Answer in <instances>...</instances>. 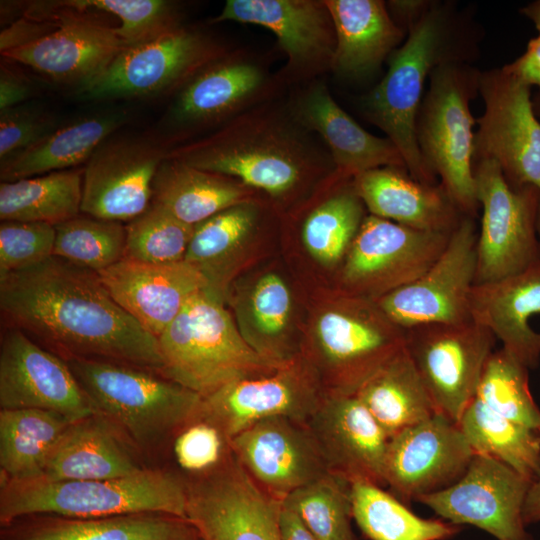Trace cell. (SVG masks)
<instances>
[{
    "instance_id": "obj_1",
    "label": "cell",
    "mask_w": 540,
    "mask_h": 540,
    "mask_svg": "<svg viewBox=\"0 0 540 540\" xmlns=\"http://www.w3.org/2000/svg\"><path fill=\"white\" fill-rule=\"evenodd\" d=\"M2 327L24 332L62 359L163 367L158 338L110 296L97 272L52 256L0 278Z\"/></svg>"
},
{
    "instance_id": "obj_2",
    "label": "cell",
    "mask_w": 540,
    "mask_h": 540,
    "mask_svg": "<svg viewBox=\"0 0 540 540\" xmlns=\"http://www.w3.org/2000/svg\"><path fill=\"white\" fill-rule=\"evenodd\" d=\"M167 157L232 177L290 214L335 172L323 141L293 117L282 96L243 112L202 138L170 148Z\"/></svg>"
},
{
    "instance_id": "obj_3",
    "label": "cell",
    "mask_w": 540,
    "mask_h": 540,
    "mask_svg": "<svg viewBox=\"0 0 540 540\" xmlns=\"http://www.w3.org/2000/svg\"><path fill=\"white\" fill-rule=\"evenodd\" d=\"M404 30L407 39L389 56L385 76L361 107L366 119L397 146L410 176L436 185L417 144L416 117L433 70L449 62H468L471 29L453 4L429 1Z\"/></svg>"
},
{
    "instance_id": "obj_4",
    "label": "cell",
    "mask_w": 540,
    "mask_h": 540,
    "mask_svg": "<svg viewBox=\"0 0 540 540\" xmlns=\"http://www.w3.org/2000/svg\"><path fill=\"white\" fill-rule=\"evenodd\" d=\"M404 344L405 329L376 301L338 289L313 309L300 355L326 394L355 395Z\"/></svg>"
},
{
    "instance_id": "obj_5",
    "label": "cell",
    "mask_w": 540,
    "mask_h": 540,
    "mask_svg": "<svg viewBox=\"0 0 540 540\" xmlns=\"http://www.w3.org/2000/svg\"><path fill=\"white\" fill-rule=\"evenodd\" d=\"M138 513L186 519L183 477L147 467L131 476L105 480H1V527L31 516L92 518Z\"/></svg>"
},
{
    "instance_id": "obj_6",
    "label": "cell",
    "mask_w": 540,
    "mask_h": 540,
    "mask_svg": "<svg viewBox=\"0 0 540 540\" xmlns=\"http://www.w3.org/2000/svg\"><path fill=\"white\" fill-rule=\"evenodd\" d=\"M158 343L163 362L160 375L202 397L231 382L272 373L287 363L256 352L223 300L208 289L185 304Z\"/></svg>"
},
{
    "instance_id": "obj_7",
    "label": "cell",
    "mask_w": 540,
    "mask_h": 540,
    "mask_svg": "<svg viewBox=\"0 0 540 540\" xmlns=\"http://www.w3.org/2000/svg\"><path fill=\"white\" fill-rule=\"evenodd\" d=\"M66 362L96 412L138 453L173 439L198 415L202 396L155 372L103 360Z\"/></svg>"
},
{
    "instance_id": "obj_8",
    "label": "cell",
    "mask_w": 540,
    "mask_h": 540,
    "mask_svg": "<svg viewBox=\"0 0 540 540\" xmlns=\"http://www.w3.org/2000/svg\"><path fill=\"white\" fill-rule=\"evenodd\" d=\"M481 71L469 62H449L435 68L419 107L415 134L427 168L451 200L467 216L479 206L473 170L476 120L470 102L479 92Z\"/></svg>"
},
{
    "instance_id": "obj_9",
    "label": "cell",
    "mask_w": 540,
    "mask_h": 540,
    "mask_svg": "<svg viewBox=\"0 0 540 540\" xmlns=\"http://www.w3.org/2000/svg\"><path fill=\"white\" fill-rule=\"evenodd\" d=\"M231 50L203 29L181 25L123 48L100 76L78 92L89 99H105L181 89Z\"/></svg>"
},
{
    "instance_id": "obj_10",
    "label": "cell",
    "mask_w": 540,
    "mask_h": 540,
    "mask_svg": "<svg viewBox=\"0 0 540 540\" xmlns=\"http://www.w3.org/2000/svg\"><path fill=\"white\" fill-rule=\"evenodd\" d=\"M482 208L476 242L475 284L519 273L540 261L536 230L540 190L513 187L492 160L473 163Z\"/></svg>"
},
{
    "instance_id": "obj_11",
    "label": "cell",
    "mask_w": 540,
    "mask_h": 540,
    "mask_svg": "<svg viewBox=\"0 0 540 540\" xmlns=\"http://www.w3.org/2000/svg\"><path fill=\"white\" fill-rule=\"evenodd\" d=\"M451 233L367 214L341 264L339 290L376 301L412 283L440 257Z\"/></svg>"
},
{
    "instance_id": "obj_12",
    "label": "cell",
    "mask_w": 540,
    "mask_h": 540,
    "mask_svg": "<svg viewBox=\"0 0 540 540\" xmlns=\"http://www.w3.org/2000/svg\"><path fill=\"white\" fill-rule=\"evenodd\" d=\"M478 90L484 112L476 120L473 163L492 160L511 186L540 190V120L531 87L501 67L481 72Z\"/></svg>"
},
{
    "instance_id": "obj_13",
    "label": "cell",
    "mask_w": 540,
    "mask_h": 540,
    "mask_svg": "<svg viewBox=\"0 0 540 540\" xmlns=\"http://www.w3.org/2000/svg\"><path fill=\"white\" fill-rule=\"evenodd\" d=\"M494 341L490 330L472 319L405 329L404 347L438 413L458 424L475 396Z\"/></svg>"
},
{
    "instance_id": "obj_14",
    "label": "cell",
    "mask_w": 540,
    "mask_h": 540,
    "mask_svg": "<svg viewBox=\"0 0 540 540\" xmlns=\"http://www.w3.org/2000/svg\"><path fill=\"white\" fill-rule=\"evenodd\" d=\"M185 485L186 520L202 540H280L282 502L253 481L234 453Z\"/></svg>"
},
{
    "instance_id": "obj_15",
    "label": "cell",
    "mask_w": 540,
    "mask_h": 540,
    "mask_svg": "<svg viewBox=\"0 0 540 540\" xmlns=\"http://www.w3.org/2000/svg\"><path fill=\"white\" fill-rule=\"evenodd\" d=\"M286 87L278 72L253 52L235 49L208 65L186 85L171 110L179 134L226 124L243 112L281 97Z\"/></svg>"
},
{
    "instance_id": "obj_16",
    "label": "cell",
    "mask_w": 540,
    "mask_h": 540,
    "mask_svg": "<svg viewBox=\"0 0 540 540\" xmlns=\"http://www.w3.org/2000/svg\"><path fill=\"white\" fill-rule=\"evenodd\" d=\"M234 21L267 28L287 62L278 71L285 87H297L332 70L335 26L325 0H228L211 24Z\"/></svg>"
},
{
    "instance_id": "obj_17",
    "label": "cell",
    "mask_w": 540,
    "mask_h": 540,
    "mask_svg": "<svg viewBox=\"0 0 540 540\" xmlns=\"http://www.w3.org/2000/svg\"><path fill=\"white\" fill-rule=\"evenodd\" d=\"M477 233L464 215L434 264L418 279L376 300L403 329L431 323L471 320L470 295L476 276Z\"/></svg>"
},
{
    "instance_id": "obj_18",
    "label": "cell",
    "mask_w": 540,
    "mask_h": 540,
    "mask_svg": "<svg viewBox=\"0 0 540 540\" xmlns=\"http://www.w3.org/2000/svg\"><path fill=\"white\" fill-rule=\"evenodd\" d=\"M325 394L316 373L299 354L272 373L231 382L202 397L197 416L232 439L273 416L306 422Z\"/></svg>"
},
{
    "instance_id": "obj_19",
    "label": "cell",
    "mask_w": 540,
    "mask_h": 540,
    "mask_svg": "<svg viewBox=\"0 0 540 540\" xmlns=\"http://www.w3.org/2000/svg\"><path fill=\"white\" fill-rule=\"evenodd\" d=\"M530 484L506 464L475 454L455 483L416 501L450 523L476 526L498 540H533L523 520Z\"/></svg>"
},
{
    "instance_id": "obj_20",
    "label": "cell",
    "mask_w": 540,
    "mask_h": 540,
    "mask_svg": "<svg viewBox=\"0 0 540 540\" xmlns=\"http://www.w3.org/2000/svg\"><path fill=\"white\" fill-rule=\"evenodd\" d=\"M0 408L52 411L75 422L96 412L67 362L24 332L3 327Z\"/></svg>"
},
{
    "instance_id": "obj_21",
    "label": "cell",
    "mask_w": 540,
    "mask_h": 540,
    "mask_svg": "<svg viewBox=\"0 0 540 540\" xmlns=\"http://www.w3.org/2000/svg\"><path fill=\"white\" fill-rule=\"evenodd\" d=\"M170 148L149 140L106 139L83 169L81 212L130 222L152 203L153 180Z\"/></svg>"
},
{
    "instance_id": "obj_22",
    "label": "cell",
    "mask_w": 540,
    "mask_h": 540,
    "mask_svg": "<svg viewBox=\"0 0 540 540\" xmlns=\"http://www.w3.org/2000/svg\"><path fill=\"white\" fill-rule=\"evenodd\" d=\"M474 455L458 424L436 412L389 438L385 484L402 501L416 500L455 483Z\"/></svg>"
},
{
    "instance_id": "obj_23",
    "label": "cell",
    "mask_w": 540,
    "mask_h": 540,
    "mask_svg": "<svg viewBox=\"0 0 540 540\" xmlns=\"http://www.w3.org/2000/svg\"><path fill=\"white\" fill-rule=\"evenodd\" d=\"M231 448L253 481L281 502L329 473L306 423L286 416L254 423L231 439Z\"/></svg>"
},
{
    "instance_id": "obj_24",
    "label": "cell",
    "mask_w": 540,
    "mask_h": 540,
    "mask_svg": "<svg viewBox=\"0 0 540 540\" xmlns=\"http://www.w3.org/2000/svg\"><path fill=\"white\" fill-rule=\"evenodd\" d=\"M305 423L329 473L351 484H385L389 437L356 395L325 394Z\"/></svg>"
},
{
    "instance_id": "obj_25",
    "label": "cell",
    "mask_w": 540,
    "mask_h": 540,
    "mask_svg": "<svg viewBox=\"0 0 540 540\" xmlns=\"http://www.w3.org/2000/svg\"><path fill=\"white\" fill-rule=\"evenodd\" d=\"M286 102L293 117L325 144L337 179L352 180L382 167L406 169L397 146L389 138L362 128L336 103L319 78L294 87Z\"/></svg>"
},
{
    "instance_id": "obj_26",
    "label": "cell",
    "mask_w": 540,
    "mask_h": 540,
    "mask_svg": "<svg viewBox=\"0 0 540 540\" xmlns=\"http://www.w3.org/2000/svg\"><path fill=\"white\" fill-rule=\"evenodd\" d=\"M114 301L144 329L159 337L207 278L185 260L147 263L124 257L98 272Z\"/></svg>"
},
{
    "instance_id": "obj_27",
    "label": "cell",
    "mask_w": 540,
    "mask_h": 540,
    "mask_svg": "<svg viewBox=\"0 0 540 540\" xmlns=\"http://www.w3.org/2000/svg\"><path fill=\"white\" fill-rule=\"evenodd\" d=\"M55 23L50 32L1 54L53 81L78 84L80 90L100 76L125 48L115 27L94 16L67 17Z\"/></svg>"
},
{
    "instance_id": "obj_28",
    "label": "cell",
    "mask_w": 540,
    "mask_h": 540,
    "mask_svg": "<svg viewBox=\"0 0 540 540\" xmlns=\"http://www.w3.org/2000/svg\"><path fill=\"white\" fill-rule=\"evenodd\" d=\"M540 313V261L505 278L474 284L470 295L472 320L483 325L528 369L540 360V332L530 318Z\"/></svg>"
},
{
    "instance_id": "obj_29",
    "label": "cell",
    "mask_w": 540,
    "mask_h": 540,
    "mask_svg": "<svg viewBox=\"0 0 540 540\" xmlns=\"http://www.w3.org/2000/svg\"><path fill=\"white\" fill-rule=\"evenodd\" d=\"M352 184L369 214L407 227L452 232L464 216L441 184L417 181L406 169H373Z\"/></svg>"
},
{
    "instance_id": "obj_30",
    "label": "cell",
    "mask_w": 540,
    "mask_h": 540,
    "mask_svg": "<svg viewBox=\"0 0 540 540\" xmlns=\"http://www.w3.org/2000/svg\"><path fill=\"white\" fill-rule=\"evenodd\" d=\"M136 451L109 420L95 413L70 423L53 448L41 477L105 480L131 476L147 468Z\"/></svg>"
},
{
    "instance_id": "obj_31",
    "label": "cell",
    "mask_w": 540,
    "mask_h": 540,
    "mask_svg": "<svg viewBox=\"0 0 540 540\" xmlns=\"http://www.w3.org/2000/svg\"><path fill=\"white\" fill-rule=\"evenodd\" d=\"M332 16L336 48L332 72L347 79L373 74L398 48L405 31L381 0H325Z\"/></svg>"
},
{
    "instance_id": "obj_32",
    "label": "cell",
    "mask_w": 540,
    "mask_h": 540,
    "mask_svg": "<svg viewBox=\"0 0 540 540\" xmlns=\"http://www.w3.org/2000/svg\"><path fill=\"white\" fill-rule=\"evenodd\" d=\"M277 210L259 196L229 207L195 225L184 260L208 280L214 295L224 301L237 260L264 226L267 216ZM278 211V210H277Z\"/></svg>"
},
{
    "instance_id": "obj_33",
    "label": "cell",
    "mask_w": 540,
    "mask_h": 540,
    "mask_svg": "<svg viewBox=\"0 0 540 540\" xmlns=\"http://www.w3.org/2000/svg\"><path fill=\"white\" fill-rule=\"evenodd\" d=\"M1 528V540H182L196 533L186 519L160 513L31 516Z\"/></svg>"
},
{
    "instance_id": "obj_34",
    "label": "cell",
    "mask_w": 540,
    "mask_h": 540,
    "mask_svg": "<svg viewBox=\"0 0 540 540\" xmlns=\"http://www.w3.org/2000/svg\"><path fill=\"white\" fill-rule=\"evenodd\" d=\"M263 196L238 180L165 157L153 180L152 203L195 226L242 202Z\"/></svg>"
},
{
    "instance_id": "obj_35",
    "label": "cell",
    "mask_w": 540,
    "mask_h": 540,
    "mask_svg": "<svg viewBox=\"0 0 540 540\" xmlns=\"http://www.w3.org/2000/svg\"><path fill=\"white\" fill-rule=\"evenodd\" d=\"M352 180H339L333 175L296 211L302 213V242L309 255L323 266L343 263L367 215Z\"/></svg>"
},
{
    "instance_id": "obj_36",
    "label": "cell",
    "mask_w": 540,
    "mask_h": 540,
    "mask_svg": "<svg viewBox=\"0 0 540 540\" xmlns=\"http://www.w3.org/2000/svg\"><path fill=\"white\" fill-rule=\"evenodd\" d=\"M123 113L80 119L56 128L23 151L0 162L1 182H11L86 163L124 122Z\"/></svg>"
},
{
    "instance_id": "obj_37",
    "label": "cell",
    "mask_w": 540,
    "mask_h": 540,
    "mask_svg": "<svg viewBox=\"0 0 540 540\" xmlns=\"http://www.w3.org/2000/svg\"><path fill=\"white\" fill-rule=\"evenodd\" d=\"M355 395L389 438L437 412L405 347L372 375Z\"/></svg>"
},
{
    "instance_id": "obj_38",
    "label": "cell",
    "mask_w": 540,
    "mask_h": 540,
    "mask_svg": "<svg viewBox=\"0 0 540 540\" xmlns=\"http://www.w3.org/2000/svg\"><path fill=\"white\" fill-rule=\"evenodd\" d=\"M240 332L263 357L286 363L300 354L292 338L293 297L285 280L274 272L262 275L250 290L245 311L236 310ZM238 325V326H239Z\"/></svg>"
},
{
    "instance_id": "obj_39",
    "label": "cell",
    "mask_w": 540,
    "mask_h": 540,
    "mask_svg": "<svg viewBox=\"0 0 540 540\" xmlns=\"http://www.w3.org/2000/svg\"><path fill=\"white\" fill-rule=\"evenodd\" d=\"M72 423L41 409L0 410V467L2 477L27 480L41 477L61 435Z\"/></svg>"
},
{
    "instance_id": "obj_40",
    "label": "cell",
    "mask_w": 540,
    "mask_h": 540,
    "mask_svg": "<svg viewBox=\"0 0 540 540\" xmlns=\"http://www.w3.org/2000/svg\"><path fill=\"white\" fill-rule=\"evenodd\" d=\"M83 171L68 169L0 183L1 221L57 225L79 215Z\"/></svg>"
},
{
    "instance_id": "obj_41",
    "label": "cell",
    "mask_w": 540,
    "mask_h": 540,
    "mask_svg": "<svg viewBox=\"0 0 540 540\" xmlns=\"http://www.w3.org/2000/svg\"><path fill=\"white\" fill-rule=\"evenodd\" d=\"M458 426L475 454L506 464L530 482L539 475L540 431L499 415L475 397Z\"/></svg>"
},
{
    "instance_id": "obj_42",
    "label": "cell",
    "mask_w": 540,
    "mask_h": 540,
    "mask_svg": "<svg viewBox=\"0 0 540 540\" xmlns=\"http://www.w3.org/2000/svg\"><path fill=\"white\" fill-rule=\"evenodd\" d=\"M352 517L370 540H446L460 528L450 522L415 515L381 486L351 484Z\"/></svg>"
},
{
    "instance_id": "obj_43",
    "label": "cell",
    "mask_w": 540,
    "mask_h": 540,
    "mask_svg": "<svg viewBox=\"0 0 540 540\" xmlns=\"http://www.w3.org/2000/svg\"><path fill=\"white\" fill-rule=\"evenodd\" d=\"M294 511L318 540H357L352 530L351 483L326 473L289 494Z\"/></svg>"
},
{
    "instance_id": "obj_44",
    "label": "cell",
    "mask_w": 540,
    "mask_h": 540,
    "mask_svg": "<svg viewBox=\"0 0 540 540\" xmlns=\"http://www.w3.org/2000/svg\"><path fill=\"white\" fill-rule=\"evenodd\" d=\"M528 370L504 348L493 351L474 397L499 415L540 431V410L530 392Z\"/></svg>"
},
{
    "instance_id": "obj_45",
    "label": "cell",
    "mask_w": 540,
    "mask_h": 540,
    "mask_svg": "<svg viewBox=\"0 0 540 540\" xmlns=\"http://www.w3.org/2000/svg\"><path fill=\"white\" fill-rule=\"evenodd\" d=\"M53 256L94 272L124 258L126 225L91 216H76L55 225Z\"/></svg>"
},
{
    "instance_id": "obj_46",
    "label": "cell",
    "mask_w": 540,
    "mask_h": 540,
    "mask_svg": "<svg viewBox=\"0 0 540 540\" xmlns=\"http://www.w3.org/2000/svg\"><path fill=\"white\" fill-rule=\"evenodd\" d=\"M194 227L151 203L126 225V258L147 263L184 260Z\"/></svg>"
},
{
    "instance_id": "obj_47",
    "label": "cell",
    "mask_w": 540,
    "mask_h": 540,
    "mask_svg": "<svg viewBox=\"0 0 540 540\" xmlns=\"http://www.w3.org/2000/svg\"><path fill=\"white\" fill-rule=\"evenodd\" d=\"M76 11L109 14L119 20L115 32L125 47L181 26L178 5L164 0H67Z\"/></svg>"
},
{
    "instance_id": "obj_48",
    "label": "cell",
    "mask_w": 540,
    "mask_h": 540,
    "mask_svg": "<svg viewBox=\"0 0 540 540\" xmlns=\"http://www.w3.org/2000/svg\"><path fill=\"white\" fill-rule=\"evenodd\" d=\"M173 455L183 478L207 474L232 454L231 439L218 427L198 416L173 437Z\"/></svg>"
},
{
    "instance_id": "obj_49",
    "label": "cell",
    "mask_w": 540,
    "mask_h": 540,
    "mask_svg": "<svg viewBox=\"0 0 540 540\" xmlns=\"http://www.w3.org/2000/svg\"><path fill=\"white\" fill-rule=\"evenodd\" d=\"M55 236L49 223L1 221L0 278L52 257Z\"/></svg>"
},
{
    "instance_id": "obj_50",
    "label": "cell",
    "mask_w": 540,
    "mask_h": 540,
    "mask_svg": "<svg viewBox=\"0 0 540 540\" xmlns=\"http://www.w3.org/2000/svg\"><path fill=\"white\" fill-rule=\"evenodd\" d=\"M56 129L52 116L19 105L0 111V162L23 151Z\"/></svg>"
},
{
    "instance_id": "obj_51",
    "label": "cell",
    "mask_w": 540,
    "mask_h": 540,
    "mask_svg": "<svg viewBox=\"0 0 540 540\" xmlns=\"http://www.w3.org/2000/svg\"><path fill=\"white\" fill-rule=\"evenodd\" d=\"M502 68L525 85L537 86L540 90V35L527 43L520 57Z\"/></svg>"
},
{
    "instance_id": "obj_52",
    "label": "cell",
    "mask_w": 540,
    "mask_h": 540,
    "mask_svg": "<svg viewBox=\"0 0 540 540\" xmlns=\"http://www.w3.org/2000/svg\"><path fill=\"white\" fill-rule=\"evenodd\" d=\"M31 94L28 80L11 70L6 65H1L0 70V111L19 106Z\"/></svg>"
},
{
    "instance_id": "obj_53",
    "label": "cell",
    "mask_w": 540,
    "mask_h": 540,
    "mask_svg": "<svg viewBox=\"0 0 540 540\" xmlns=\"http://www.w3.org/2000/svg\"><path fill=\"white\" fill-rule=\"evenodd\" d=\"M280 540H318L291 509L281 506L279 516Z\"/></svg>"
},
{
    "instance_id": "obj_54",
    "label": "cell",
    "mask_w": 540,
    "mask_h": 540,
    "mask_svg": "<svg viewBox=\"0 0 540 540\" xmlns=\"http://www.w3.org/2000/svg\"><path fill=\"white\" fill-rule=\"evenodd\" d=\"M523 520L525 525L540 522V472L531 482L523 507Z\"/></svg>"
},
{
    "instance_id": "obj_55",
    "label": "cell",
    "mask_w": 540,
    "mask_h": 540,
    "mask_svg": "<svg viewBox=\"0 0 540 540\" xmlns=\"http://www.w3.org/2000/svg\"><path fill=\"white\" fill-rule=\"evenodd\" d=\"M520 13L533 22L540 35V0L529 3L520 10Z\"/></svg>"
},
{
    "instance_id": "obj_56",
    "label": "cell",
    "mask_w": 540,
    "mask_h": 540,
    "mask_svg": "<svg viewBox=\"0 0 540 540\" xmlns=\"http://www.w3.org/2000/svg\"><path fill=\"white\" fill-rule=\"evenodd\" d=\"M533 107L537 118L540 120V90L532 98Z\"/></svg>"
},
{
    "instance_id": "obj_57",
    "label": "cell",
    "mask_w": 540,
    "mask_h": 540,
    "mask_svg": "<svg viewBox=\"0 0 540 540\" xmlns=\"http://www.w3.org/2000/svg\"><path fill=\"white\" fill-rule=\"evenodd\" d=\"M536 230H537V237H538L539 250H540V201H539L538 212H537Z\"/></svg>"
},
{
    "instance_id": "obj_58",
    "label": "cell",
    "mask_w": 540,
    "mask_h": 540,
    "mask_svg": "<svg viewBox=\"0 0 540 540\" xmlns=\"http://www.w3.org/2000/svg\"><path fill=\"white\" fill-rule=\"evenodd\" d=\"M182 540H202V539L199 537V535L196 532L194 535H192V536H190L188 538L182 539Z\"/></svg>"
}]
</instances>
